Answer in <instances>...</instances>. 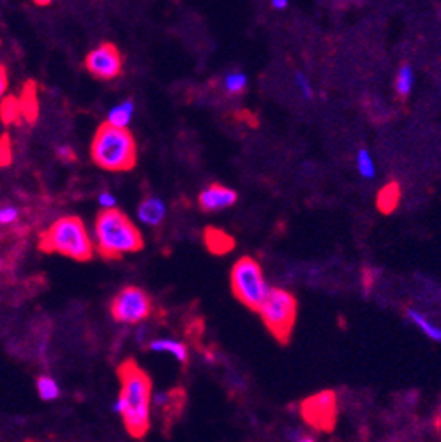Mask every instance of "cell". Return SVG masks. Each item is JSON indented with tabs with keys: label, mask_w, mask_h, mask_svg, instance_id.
<instances>
[{
	"label": "cell",
	"mask_w": 441,
	"mask_h": 442,
	"mask_svg": "<svg viewBox=\"0 0 441 442\" xmlns=\"http://www.w3.org/2000/svg\"><path fill=\"white\" fill-rule=\"evenodd\" d=\"M121 393L113 402L112 410L122 416L125 430L134 439H141L150 428V407H152V381L141 370L136 361H124L119 367Z\"/></svg>",
	"instance_id": "1"
},
{
	"label": "cell",
	"mask_w": 441,
	"mask_h": 442,
	"mask_svg": "<svg viewBox=\"0 0 441 442\" xmlns=\"http://www.w3.org/2000/svg\"><path fill=\"white\" fill-rule=\"evenodd\" d=\"M96 249L106 259H119L143 249V236L124 211L103 210L94 224Z\"/></svg>",
	"instance_id": "2"
},
{
	"label": "cell",
	"mask_w": 441,
	"mask_h": 442,
	"mask_svg": "<svg viewBox=\"0 0 441 442\" xmlns=\"http://www.w3.org/2000/svg\"><path fill=\"white\" fill-rule=\"evenodd\" d=\"M94 162L106 171H129L138 160V147L127 129L99 125L90 147Z\"/></svg>",
	"instance_id": "3"
},
{
	"label": "cell",
	"mask_w": 441,
	"mask_h": 442,
	"mask_svg": "<svg viewBox=\"0 0 441 442\" xmlns=\"http://www.w3.org/2000/svg\"><path fill=\"white\" fill-rule=\"evenodd\" d=\"M41 249L46 252L88 261L94 255V243L87 227L78 217H61L41 235Z\"/></svg>",
	"instance_id": "4"
},
{
	"label": "cell",
	"mask_w": 441,
	"mask_h": 442,
	"mask_svg": "<svg viewBox=\"0 0 441 442\" xmlns=\"http://www.w3.org/2000/svg\"><path fill=\"white\" fill-rule=\"evenodd\" d=\"M258 312L274 339L283 346L289 344L293 328L297 323V298L286 289L274 287L263 299Z\"/></svg>",
	"instance_id": "5"
},
{
	"label": "cell",
	"mask_w": 441,
	"mask_h": 442,
	"mask_svg": "<svg viewBox=\"0 0 441 442\" xmlns=\"http://www.w3.org/2000/svg\"><path fill=\"white\" fill-rule=\"evenodd\" d=\"M232 291L235 298L251 311H258L269 295L270 287L263 277V270L253 257L238 259L232 270Z\"/></svg>",
	"instance_id": "6"
},
{
	"label": "cell",
	"mask_w": 441,
	"mask_h": 442,
	"mask_svg": "<svg viewBox=\"0 0 441 442\" xmlns=\"http://www.w3.org/2000/svg\"><path fill=\"white\" fill-rule=\"evenodd\" d=\"M302 419L318 432H332L339 416V400L334 390L320 391L300 403Z\"/></svg>",
	"instance_id": "7"
},
{
	"label": "cell",
	"mask_w": 441,
	"mask_h": 442,
	"mask_svg": "<svg viewBox=\"0 0 441 442\" xmlns=\"http://www.w3.org/2000/svg\"><path fill=\"white\" fill-rule=\"evenodd\" d=\"M152 298L143 289L134 286L124 287L112 302V315L116 323L138 324L152 314Z\"/></svg>",
	"instance_id": "8"
},
{
	"label": "cell",
	"mask_w": 441,
	"mask_h": 442,
	"mask_svg": "<svg viewBox=\"0 0 441 442\" xmlns=\"http://www.w3.org/2000/svg\"><path fill=\"white\" fill-rule=\"evenodd\" d=\"M122 65L121 52L112 43L99 44L85 59V69L97 80H113L122 72Z\"/></svg>",
	"instance_id": "9"
},
{
	"label": "cell",
	"mask_w": 441,
	"mask_h": 442,
	"mask_svg": "<svg viewBox=\"0 0 441 442\" xmlns=\"http://www.w3.org/2000/svg\"><path fill=\"white\" fill-rule=\"evenodd\" d=\"M237 192L233 189L225 187V185L214 184L200 192L198 196V203L205 211H219L225 208L233 207L237 203Z\"/></svg>",
	"instance_id": "10"
},
{
	"label": "cell",
	"mask_w": 441,
	"mask_h": 442,
	"mask_svg": "<svg viewBox=\"0 0 441 442\" xmlns=\"http://www.w3.org/2000/svg\"><path fill=\"white\" fill-rule=\"evenodd\" d=\"M166 217L165 201L157 196H149L138 207V219L149 227H157Z\"/></svg>",
	"instance_id": "11"
},
{
	"label": "cell",
	"mask_w": 441,
	"mask_h": 442,
	"mask_svg": "<svg viewBox=\"0 0 441 442\" xmlns=\"http://www.w3.org/2000/svg\"><path fill=\"white\" fill-rule=\"evenodd\" d=\"M149 349L154 350V352H170L184 367L189 363L187 347H185V344L178 342V340L156 339L149 344Z\"/></svg>",
	"instance_id": "12"
},
{
	"label": "cell",
	"mask_w": 441,
	"mask_h": 442,
	"mask_svg": "<svg viewBox=\"0 0 441 442\" xmlns=\"http://www.w3.org/2000/svg\"><path fill=\"white\" fill-rule=\"evenodd\" d=\"M205 243H207L209 251L217 255L228 254L233 249V245H235L232 236L226 235V233L220 231V229H216V227H209V229L205 231Z\"/></svg>",
	"instance_id": "13"
},
{
	"label": "cell",
	"mask_w": 441,
	"mask_h": 442,
	"mask_svg": "<svg viewBox=\"0 0 441 442\" xmlns=\"http://www.w3.org/2000/svg\"><path fill=\"white\" fill-rule=\"evenodd\" d=\"M132 116H134V103H132L131 99H127L119 104V106H115L113 109H110L106 124L119 129H127V125L131 124Z\"/></svg>",
	"instance_id": "14"
},
{
	"label": "cell",
	"mask_w": 441,
	"mask_h": 442,
	"mask_svg": "<svg viewBox=\"0 0 441 442\" xmlns=\"http://www.w3.org/2000/svg\"><path fill=\"white\" fill-rule=\"evenodd\" d=\"M37 394L43 402H53V400L61 399V384L57 383V379L52 375H41L36 383Z\"/></svg>",
	"instance_id": "15"
},
{
	"label": "cell",
	"mask_w": 441,
	"mask_h": 442,
	"mask_svg": "<svg viewBox=\"0 0 441 442\" xmlns=\"http://www.w3.org/2000/svg\"><path fill=\"white\" fill-rule=\"evenodd\" d=\"M413 83H415V74H413V69H411V65H402L401 69H399V72H397V80H396V92L399 97H408L409 94H411V90H413Z\"/></svg>",
	"instance_id": "16"
},
{
	"label": "cell",
	"mask_w": 441,
	"mask_h": 442,
	"mask_svg": "<svg viewBox=\"0 0 441 442\" xmlns=\"http://www.w3.org/2000/svg\"><path fill=\"white\" fill-rule=\"evenodd\" d=\"M406 314H408V317L411 319V321H413V323L417 324V326L420 328V330L424 331L429 339L436 340V342H441V328L434 326L433 323H429V319L425 317V315H422L420 312L417 311H411V308H409Z\"/></svg>",
	"instance_id": "17"
},
{
	"label": "cell",
	"mask_w": 441,
	"mask_h": 442,
	"mask_svg": "<svg viewBox=\"0 0 441 442\" xmlns=\"http://www.w3.org/2000/svg\"><path fill=\"white\" fill-rule=\"evenodd\" d=\"M397 201H399V185L397 184H389L378 196V207L385 213H390L397 207Z\"/></svg>",
	"instance_id": "18"
},
{
	"label": "cell",
	"mask_w": 441,
	"mask_h": 442,
	"mask_svg": "<svg viewBox=\"0 0 441 442\" xmlns=\"http://www.w3.org/2000/svg\"><path fill=\"white\" fill-rule=\"evenodd\" d=\"M247 88V76L240 71H232L225 78V90L229 96H237Z\"/></svg>",
	"instance_id": "19"
},
{
	"label": "cell",
	"mask_w": 441,
	"mask_h": 442,
	"mask_svg": "<svg viewBox=\"0 0 441 442\" xmlns=\"http://www.w3.org/2000/svg\"><path fill=\"white\" fill-rule=\"evenodd\" d=\"M357 167L364 178H374L376 167H374V160H373V157H371L369 150L362 148V150L358 151L357 154Z\"/></svg>",
	"instance_id": "20"
},
{
	"label": "cell",
	"mask_w": 441,
	"mask_h": 442,
	"mask_svg": "<svg viewBox=\"0 0 441 442\" xmlns=\"http://www.w3.org/2000/svg\"><path fill=\"white\" fill-rule=\"evenodd\" d=\"M295 85H297V90L305 101L313 99V87H311V81L307 80V76L304 72H297L295 74Z\"/></svg>",
	"instance_id": "21"
},
{
	"label": "cell",
	"mask_w": 441,
	"mask_h": 442,
	"mask_svg": "<svg viewBox=\"0 0 441 442\" xmlns=\"http://www.w3.org/2000/svg\"><path fill=\"white\" fill-rule=\"evenodd\" d=\"M20 211L14 207H2L0 208V224L2 226H9V224L17 222Z\"/></svg>",
	"instance_id": "22"
},
{
	"label": "cell",
	"mask_w": 441,
	"mask_h": 442,
	"mask_svg": "<svg viewBox=\"0 0 441 442\" xmlns=\"http://www.w3.org/2000/svg\"><path fill=\"white\" fill-rule=\"evenodd\" d=\"M99 204L103 207V210H112V208L116 207V198L113 194H110V192H103V194H99Z\"/></svg>",
	"instance_id": "23"
},
{
	"label": "cell",
	"mask_w": 441,
	"mask_h": 442,
	"mask_svg": "<svg viewBox=\"0 0 441 442\" xmlns=\"http://www.w3.org/2000/svg\"><path fill=\"white\" fill-rule=\"evenodd\" d=\"M57 156L61 157L62 160H74V151L68 145H61V147L57 148Z\"/></svg>",
	"instance_id": "24"
},
{
	"label": "cell",
	"mask_w": 441,
	"mask_h": 442,
	"mask_svg": "<svg viewBox=\"0 0 441 442\" xmlns=\"http://www.w3.org/2000/svg\"><path fill=\"white\" fill-rule=\"evenodd\" d=\"M6 88H8V74H6V69L0 65V97L4 96Z\"/></svg>",
	"instance_id": "25"
},
{
	"label": "cell",
	"mask_w": 441,
	"mask_h": 442,
	"mask_svg": "<svg viewBox=\"0 0 441 442\" xmlns=\"http://www.w3.org/2000/svg\"><path fill=\"white\" fill-rule=\"evenodd\" d=\"M147 326H141L136 330V344H145V337H147Z\"/></svg>",
	"instance_id": "26"
},
{
	"label": "cell",
	"mask_w": 441,
	"mask_h": 442,
	"mask_svg": "<svg viewBox=\"0 0 441 442\" xmlns=\"http://www.w3.org/2000/svg\"><path fill=\"white\" fill-rule=\"evenodd\" d=\"M274 9H286L288 8V0H272Z\"/></svg>",
	"instance_id": "27"
},
{
	"label": "cell",
	"mask_w": 441,
	"mask_h": 442,
	"mask_svg": "<svg viewBox=\"0 0 441 442\" xmlns=\"http://www.w3.org/2000/svg\"><path fill=\"white\" fill-rule=\"evenodd\" d=\"M434 428H436V432L438 434L441 435V409L438 410V414H436V418H434Z\"/></svg>",
	"instance_id": "28"
},
{
	"label": "cell",
	"mask_w": 441,
	"mask_h": 442,
	"mask_svg": "<svg viewBox=\"0 0 441 442\" xmlns=\"http://www.w3.org/2000/svg\"><path fill=\"white\" fill-rule=\"evenodd\" d=\"M297 442H316V441H314V437H311V435H304V437L297 439Z\"/></svg>",
	"instance_id": "29"
},
{
	"label": "cell",
	"mask_w": 441,
	"mask_h": 442,
	"mask_svg": "<svg viewBox=\"0 0 441 442\" xmlns=\"http://www.w3.org/2000/svg\"><path fill=\"white\" fill-rule=\"evenodd\" d=\"M37 6H50L53 2V0H34Z\"/></svg>",
	"instance_id": "30"
}]
</instances>
